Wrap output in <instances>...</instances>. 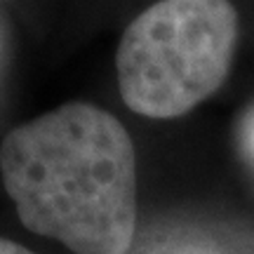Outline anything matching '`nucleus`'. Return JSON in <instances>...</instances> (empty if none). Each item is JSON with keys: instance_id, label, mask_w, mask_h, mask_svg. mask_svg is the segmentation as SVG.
I'll list each match as a JSON object with an SVG mask.
<instances>
[{"instance_id": "1", "label": "nucleus", "mask_w": 254, "mask_h": 254, "mask_svg": "<svg viewBox=\"0 0 254 254\" xmlns=\"http://www.w3.org/2000/svg\"><path fill=\"white\" fill-rule=\"evenodd\" d=\"M0 174L21 224L73 254H127L136 231V153L125 125L85 101L14 127Z\"/></svg>"}, {"instance_id": "4", "label": "nucleus", "mask_w": 254, "mask_h": 254, "mask_svg": "<svg viewBox=\"0 0 254 254\" xmlns=\"http://www.w3.org/2000/svg\"><path fill=\"white\" fill-rule=\"evenodd\" d=\"M247 151H250V158L254 160V129L250 127V132H247Z\"/></svg>"}, {"instance_id": "3", "label": "nucleus", "mask_w": 254, "mask_h": 254, "mask_svg": "<svg viewBox=\"0 0 254 254\" xmlns=\"http://www.w3.org/2000/svg\"><path fill=\"white\" fill-rule=\"evenodd\" d=\"M0 254H36V252H31L28 247L19 245V243H14V240L0 238Z\"/></svg>"}, {"instance_id": "2", "label": "nucleus", "mask_w": 254, "mask_h": 254, "mask_svg": "<svg viewBox=\"0 0 254 254\" xmlns=\"http://www.w3.org/2000/svg\"><path fill=\"white\" fill-rule=\"evenodd\" d=\"M238 45L231 0H158L118 43V90L144 118H182L226 82Z\"/></svg>"}]
</instances>
